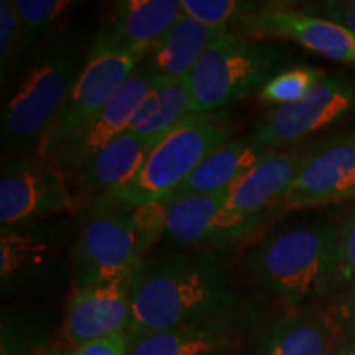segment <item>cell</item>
Masks as SVG:
<instances>
[{
  "instance_id": "cell-1",
  "label": "cell",
  "mask_w": 355,
  "mask_h": 355,
  "mask_svg": "<svg viewBox=\"0 0 355 355\" xmlns=\"http://www.w3.org/2000/svg\"><path fill=\"white\" fill-rule=\"evenodd\" d=\"M132 322L128 336L189 322L227 318L235 293L214 252H165L145 257L132 277Z\"/></svg>"
},
{
  "instance_id": "cell-2",
  "label": "cell",
  "mask_w": 355,
  "mask_h": 355,
  "mask_svg": "<svg viewBox=\"0 0 355 355\" xmlns=\"http://www.w3.org/2000/svg\"><path fill=\"white\" fill-rule=\"evenodd\" d=\"M245 268L285 303L308 306L344 282L340 229L326 220L279 225L247 252Z\"/></svg>"
},
{
  "instance_id": "cell-3",
  "label": "cell",
  "mask_w": 355,
  "mask_h": 355,
  "mask_svg": "<svg viewBox=\"0 0 355 355\" xmlns=\"http://www.w3.org/2000/svg\"><path fill=\"white\" fill-rule=\"evenodd\" d=\"M73 40H58L40 53L2 110V146L8 157L42 144L86 64Z\"/></svg>"
},
{
  "instance_id": "cell-4",
  "label": "cell",
  "mask_w": 355,
  "mask_h": 355,
  "mask_svg": "<svg viewBox=\"0 0 355 355\" xmlns=\"http://www.w3.org/2000/svg\"><path fill=\"white\" fill-rule=\"evenodd\" d=\"M232 133L227 112L191 114L153 145L135 178L110 199L137 207L170 198Z\"/></svg>"
},
{
  "instance_id": "cell-5",
  "label": "cell",
  "mask_w": 355,
  "mask_h": 355,
  "mask_svg": "<svg viewBox=\"0 0 355 355\" xmlns=\"http://www.w3.org/2000/svg\"><path fill=\"white\" fill-rule=\"evenodd\" d=\"M283 64L285 55L270 42L237 32L222 35L188 76L193 114L222 112L260 92Z\"/></svg>"
},
{
  "instance_id": "cell-6",
  "label": "cell",
  "mask_w": 355,
  "mask_h": 355,
  "mask_svg": "<svg viewBox=\"0 0 355 355\" xmlns=\"http://www.w3.org/2000/svg\"><path fill=\"white\" fill-rule=\"evenodd\" d=\"M144 259L132 207L105 199L84 212L73 250L74 288L130 282Z\"/></svg>"
},
{
  "instance_id": "cell-7",
  "label": "cell",
  "mask_w": 355,
  "mask_h": 355,
  "mask_svg": "<svg viewBox=\"0 0 355 355\" xmlns=\"http://www.w3.org/2000/svg\"><path fill=\"white\" fill-rule=\"evenodd\" d=\"M64 212H74V201L66 175L56 162L35 152L2 159V227L43 220Z\"/></svg>"
},
{
  "instance_id": "cell-8",
  "label": "cell",
  "mask_w": 355,
  "mask_h": 355,
  "mask_svg": "<svg viewBox=\"0 0 355 355\" xmlns=\"http://www.w3.org/2000/svg\"><path fill=\"white\" fill-rule=\"evenodd\" d=\"M145 58L91 43L86 64L71 89L63 109L37 148L38 155L53 158L58 150L107 104Z\"/></svg>"
},
{
  "instance_id": "cell-9",
  "label": "cell",
  "mask_w": 355,
  "mask_h": 355,
  "mask_svg": "<svg viewBox=\"0 0 355 355\" xmlns=\"http://www.w3.org/2000/svg\"><path fill=\"white\" fill-rule=\"evenodd\" d=\"M311 152H270L230 189L216 229V245L254 232L263 212L283 199Z\"/></svg>"
},
{
  "instance_id": "cell-10",
  "label": "cell",
  "mask_w": 355,
  "mask_h": 355,
  "mask_svg": "<svg viewBox=\"0 0 355 355\" xmlns=\"http://www.w3.org/2000/svg\"><path fill=\"white\" fill-rule=\"evenodd\" d=\"M354 107L355 78L326 74L301 101L270 110L250 137L265 148L273 150L329 127Z\"/></svg>"
},
{
  "instance_id": "cell-11",
  "label": "cell",
  "mask_w": 355,
  "mask_h": 355,
  "mask_svg": "<svg viewBox=\"0 0 355 355\" xmlns=\"http://www.w3.org/2000/svg\"><path fill=\"white\" fill-rule=\"evenodd\" d=\"M158 78L145 61L133 69L125 83L110 97L107 104L92 115L51 159L63 170L66 180L74 175L87 159L99 153L110 141L127 132L133 115L145 97L157 86Z\"/></svg>"
},
{
  "instance_id": "cell-12",
  "label": "cell",
  "mask_w": 355,
  "mask_h": 355,
  "mask_svg": "<svg viewBox=\"0 0 355 355\" xmlns=\"http://www.w3.org/2000/svg\"><path fill=\"white\" fill-rule=\"evenodd\" d=\"M237 33L263 42L288 40L316 55L355 66V35L326 17L268 3L239 25Z\"/></svg>"
},
{
  "instance_id": "cell-13",
  "label": "cell",
  "mask_w": 355,
  "mask_h": 355,
  "mask_svg": "<svg viewBox=\"0 0 355 355\" xmlns=\"http://www.w3.org/2000/svg\"><path fill=\"white\" fill-rule=\"evenodd\" d=\"M349 199H355V133L311 152L282 201L300 211Z\"/></svg>"
},
{
  "instance_id": "cell-14",
  "label": "cell",
  "mask_w": 355,
  "mask_h": 355,
  "mask_svg": "<svg viewBox=\"0 0 355 355\" xmlns=\"http://www.w3.org/2000/svg\"><path fill=\"white\" fill-rule=\"evenodd\" d=\"M155 144L123 132L68 178L74 212H86L125 188Z\"/></svg>"
},
{
  "instance_id": "cell-15",
  "label": "cell",
  "mask_w": 355,
  "mask_h": 355,
  "mask_svg": "<svg viewBox=\"0 0 355 355\" xmlns=\"http://www.w3.org/2000/svg\"><path fill=\"white\" fill-rule=\"evenodd\" d=\"M132 279L74 288L66 304L64 332L74 349L128 334L132 322Z\"/></svg>"
},
{
  "instance_id": "cell-16",
  "label": "cell",
  "mask_w": 355,
  "mask_h": 355,
  "mask_svg": "<svg viewBox=\"0 0 355 355\" xmlns=\"http://www.w3.org/2000/svg\"><path fill=\"white\" fill-rule=\"evenodd\" d=\"M181 15V0L114 2L92 43L146 58Z\"/></svg>"
},
{
  "instance_id": "cell-17",
  "label": "cell",
  "mask_w": 355,
  "mask_h": 355,
  "mask_svg": "<svg viewBox=\"0 0 355 355\" xmlns=\"http://www.w3.org/2000/svg\"><path fill=\"white\" fill-rule=\"evenodd\" d=\"M61 229L42 220L2 227L0 232V282L2 290L33 282L50 268L61 247Z\"/></svg>"
},
{
  "instance_id": "cell-18",
  "label": "cell",
  "mask_w": 355,
  "mask_h": 355,
  "mask_svg": "<svg viewBox=\"0 0 355 355\" xmlns=\"http://www.w3.org/2000/svg\"><path fill=\"white\" fill-rule=\"evenodd\" d=\"M343 313H303L279 319L248 355H336L344 337Z\"/></svg>"
},
{
  "instance_id": "cell-19",
  "label": "cell",
  "mask_w": 355,
  "mask_h": 355,
  "mask_svg": "<svg viewBox=\"0 0 355 355\" xmlns=\"http://www.w3.org/2000/svg\"><path fill=\"white\" fill-rule=\"evenodd\" d=\"M229 191L216 194H184L166 198L165 227L162 242L173 250L196 248L206 243L216 245L217 220Z\"/></svg>"
},
{
  "instance_id": "cell-20",
  "label": "cell",
  "mask_w": 355,
  "mask_h": 355,
  "mask_svg": "<svg viewBox=\"0 0 355 355\" xmlns=\"http://www.w3.org/2000/svg\"><path fill=\"white\" fill-rule=\"evenodd\" d=\"M227 32L230 28L202 25L183 13L144 61L158 79H188L211 44Z\"/></svg>"
},
{
  "instance_id": "cell-21",
  "label": "cell",
  "mask_w": 355,
  "mask_h": 355,
  "mask_svg": "<svg viewBox=\"0 0 355 355\" xmlns=\"http://www.w3.org/2000/svg\"><path fill=\"white\" fill-rule=\"evenodd\" d=\"M234 337L229 316L207 319L132 339L128 355H219L232 345Z\"/></svg>"
},
{
  "instance_id": "cell-22",
  "label": "cell",
  "mask_w": 355,
  "mask_h": 355,
  "mask_svg": "<svg viewBox=\"0 0 355 355\" xmlns=\"http://www.w3.org/2000/svg\"><path fill=\"white\" fill-rule=\"evenodd\" d=\"M270 152L272 150L261 146L250 135L245 139L229 140L204 159L171 196L216 194L232 189Z\"/></svg>"
},
{
  "instance_id": "cell-23",
  "label": "cell",
  "mask_w": 355,
  "mask_h": 355,
  "mask_svg": "<svg viewBox=\"0 0 355 355\" xmlns=\"http://www.w3.org/2000/svg\"><path fill=\"white\" fill-rule=\"evenodd\" d=\"M191 114L188 79H158L133 115L127 132L150 144H158Z\"/></svg>"
},
{
  "instance_id": "cell-24",
  "label": "cell",
  "mask_w": 355,
  "mask_h": 355,
  "mask_svg": "<svg viewBox=\"0 0 355 355\" xmlns=\"http://www.w3.org/2000/svg\"><path fill=\"white\" fill-rule=\"evenodd\" d=\"M183 13L193 20L216 28H230L241 25L268 7V3L247 0H181Z\"/></svg>"
},
{
  "instance_id": "cell-25",
  "label": "cell",
  "mask_w": 355,
  "mask_h": 355,
  "mask_svg": "<svg viewBox=\"0 0 355 355\" xmlns=\"http://www.w3.org/2000/svg\"><path fill=\"white\" fill-rule=\"evenodd\" d=\"M324 76L326 73L322 69L311 68V66L285 68L260 89L259 99L263 104L275 105V107L293 104L303 99Z\"/></svg>"
},
{
  "instance_id": "cell-26",
  "label": "cell",
  "mask_w": 355,
  "mask_h": 355,
  "mask_svg": "<svg viewBox=\"0 0 355 355\" xmlns=\"http://www.w3.org/2000/svg\"><path fill=\"white\" fill-rule=\"evenodd\" d=\"M17 17L24 30L26 51L51 30L58 19L73 7L69 0H13Z\"/></svg>"
},
{
  "instance_id": "cell-27",
  "label": "cell",
  "mask_w": 355,
  "mask_h": 355,
  "mask_svg": "<svg viewBox=\"0 0 355 355\" xmlns=\"http://www.w3.org/2000/svg\"><path fill=\"white\" fill-rule=\"evenodd\" d=\"M26 53L24 30L17 17L13 0L0 2V78L6 84L12 71Z\"/></svg>"
},
{
  "instance_id": "cell-28",
  "label": "cell",
  "mask_w": 355,
  "mask_h": 355,
  "mask_svg": "<svg viewBox=\"0 0 355 355\" xmlns=\"http://www.w3.org/2000/svg\"><path fill=\"white\" fill-rule=\"evenodd\" d=\"M165 209L166 201H153L140 204V206L132 207L133 224H135L137 235H139V243L144 257H146L148 250L163 237V227H165Z\"/></svg>"
},
{
  "instance_id": "cell-29",
  "label": "cell",
  "mask_w": 355,
  "mask_h": 355,
  "mask_svg": "<svg viewBox=\"0 0 355 355\" xmlns=\"http://www.w3.org/2000/svg\"><path fill=\"white\" fill-rule=\"evenodd\" d=\"M340 265L344 282L355 288V211L340 227Z\"/></svg>"
},
{
  "instance_id": "cell-30",
  "label": "cell",
  "mask_w": 355,
  "mask_h": 355,
  "mask_svg": "<svg viewBox=\"0 0 355 355\" xmlns=\"http://www.w3.org/2000/svg\"><path fill=\"white\" fill-rule=\"evenodd\" d=\"M130 344V336L119 334L109 337V339L97 340V343H91L81 345V347H76L71 355H128Z\"/></svg>"
},
{
  "instance_id": "cell-31",
  "label": "cell",
  "mask_w": 355,
  "mask_h": 355,
  "mask_svg": "<svg viewBox=\"0 0 355 355\" xmlns=\"http://www.w3.org/2000/svg\"><path fill=\"white\" fill-rule=\"evenodd\" d=\"M321 10L326 19L345 26L355 35V0H329L324 2Z\"/></svg>"
},
{
  "instance_id": "cell-32",
  "label": "cell",
  "mask_w": 355,
  "mask_h": 355,
  "mask_svg": "<svg viewBox=\"0 0 355 355\" xmlns=\"http://www.w3.org/2000/svg\"><path fill=\"white\" fill-rule=\"evenodd\" d=\"M336 355H355V326L354 324L345 322L344 337L340 340L339 349Z\"/></svg>"
},
{
  "instance_id": "cell-33",
  "label": "cell",
  "mask_w": 355,
  "mask_h": 355,
  "mask_svg": "<svg viewBox=\"0 0 355 355\" xmlns=\"http://www.w3.org/2000/svg\"><path fill=\"white\" fill-rule=\"evenodd\" d=\"M340 313H343V318H344L345 322L354 324V326H355V288L350 290L347 300L344 301Z\"/></svg>"
}]
</instances>
